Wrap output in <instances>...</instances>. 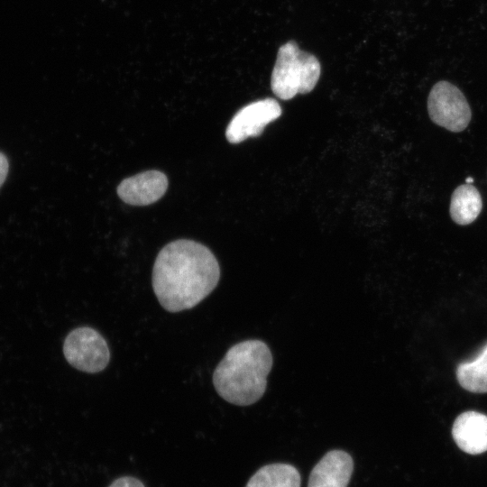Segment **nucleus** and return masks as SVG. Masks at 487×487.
<instances>
[{
  "mask_svg": "<svg viewBox=\"0 0 487 487\" xmlns=\"http://www.w3.org/2000/svg\"><path fill=\"white\" fill-rule=\"evenodd\" d=\"M220 267L202 244L179 239L158 253L152 270V288L161 307L175 313L194 308L216 287Z\"/></svg>",
  "mask_w": 487,
  "mask_h": 487,
  "instance_id": "1",
  "label": "nucleus"
},
{
  "mask_svg": "<svg viewBox=\"0 0 487 487\" xmlns=\"http://www.w3.org/2000/svg\"><path fill=\"white\" fill-rule=\"evenodd\" d=\"M272 360L270 348L261 340L250 339L234 345L213 372L216 392L237 406L257 402L266 391Z\"/></svg>",
  "mask_w": 487,
  "mask_h": 487,
  "instance_id": "2",
  "label": "nucleus"
},
{
  "mask_svg": "<svg viewBox=\"0 0 487 487\" xmlns=\"http://www.w3.org/2000/svg\"><path fill=\"white\" fill-rule=\"evenodd\" d=\"M317 59L299 50L294 41L281 45L271 73L272 92L280 99L289 100L297 94L310 92L320 77Z\"/></svg>",
  "mask_w": 487,
  "mask_h": 487,
  "instance_id": "3",
  "label": "nucleus"
},
{
  "mask_svg": "<svg viewBox=\"0 0 487 487\" xmlns=\"http://www.w3.org/2000/svg\"><path fill=\"white\" fill-rule=\"evenodd\" d=\"M427 112L434 124L453 133L464 131L472 118L464 95L446 80H440L432 87L427 96Z\"/></svg>",
  "mask_w": 487,
  "mask_h": 487,
  "instance_id": "4",
  "label": "nucleus"
},
{
  "mask_svg": "<svg viewBox=\"0 0 487 487\" xmlns=\"http://www.w3.org/2000/svg\"><path fill=\"white\" fill-rule=\"evenodd\" d=\"M63 354L71 366L88 373L103 371L110 360L106 341L98 331L88 326L75 328L67 335Z\"/></svg>",
  "mask_w": 487,
  "mask_h": 487,
  "instance_id": "5",
  "label": "nucleus"
},
{
  "mask_svg": "<svg viewBox=\"0 0 487 487\" xmlns=\"http://www.w3.org/2000/svg\"><path fill=\"white\" fill-rule=\"evenodd\" d=\"M281 115L280 104L265 98L242 107L230 121L225 136L229 142L239 143L249 137H257L265 126Z\"/></svg>",
  "mask_w": 487,
  "mask_h": 487,
  "instance_id": "6",
  "label": "nucleus"
},
{
  "mask_svg": "<svg viewBox=\"0 0 487 487\" xmlns=\"http://www.w3.org/2000/svg\"><path fill=\"white\" fill-rule=\"evenodd\" d=\"M168 179L158 170H148L124 179L117 188L120 198L129 205L146 206L166 192Z\"/></svg>",
  "mask_w": 487,
  "mask_h": 487,
  "instance_id": "7",
  "label": "nucleus"
},
{
  "mask_svg": "<svg viewBox=\"0 0 487 487\" xmlns=\"http://www.w3.org/2000/svg\"><path fill=\"white\" fill-rule=\"evenodd\" d=\"M353 470L354 461L348 453L331 450L312 469L308 487H347Z\"/></svg>",
  "mask_w": 487,
  "mask_h": 487,
  "instance_id": "8",
  "label": "nucleus"
},
{
  "mask_svg": "<svg viewBox=\"0 0 487 487\" xmlns=\"http://www.w3.org/2000/svg\"><path fill=\"white\" fill-rule=\"evenodd\" d=\"M452 436L457 446L470 455L487 451V416L477 411H465L455 420Z\"/></svg>",
  "mask_w": 487,
  "mask_h": 487,
  "instance_id": "9",
  "label": "nucleus"
},
{
  "mask_svg": "<svg viewBox=\"0 0 487 487\" xmlns=\"http://www.w3.org/2000/svg\"><path fill=\"white\" fill-rule=\"evenodd\" d=\"M482 208L481 194L472 184L460 185L454 190L449 213L455 223L460 225L472 224L480 215Z\"/></svg>",
  "mask_w": 487,
  "mask_h": 487,
  "instance_id": "10",
  "label": "nucleus"
},
{
  "mask_svg": "<svg viewBox=\"0 0 487 487\" xmlns=\"http://www.w3.org/2000/svg\"><path fill=\"white\" fill-rule=\"evenodd\" d=\"M245 487H300V475L291 464H271L260 468Z\"/></svg>",
  "mask_w": 487,
  "mask_h": 487,
  "instance_id": "11",
  "label": "nucleus"
},
{
  "mask_svg": "<svg viewBox=\"0 0 487 487\" xmlns=\"http://www.w3.org/2000/svg\"><path fill=\"white\" fill-rule=\"evenodd\" d=\"M456 378L460 385L468 391L487 392V344L476 358L457 366Z\"/></svg>",
  "mask_w": 487,
  "mask_h": 487,
  "instance_id": "12",
  "label": "nucleus"
},
{
  "mask_svg": "<svg viewBox=\"0 0 487 487\" xmlns=\"http://www.w3.org/2000/svg\"><path fill=\"white\" fill-rule=\"evenodd\" d=\"M108 487H145L137 478L123 476L115 480Z\"/></svg>",
  "mask_w": 487,
  "mask_h": 487,
  "instance_id": "13",
  "label": "nucleus"
},
{
  "mask_svg": "<svg viewBox=\"0 0 487 487\" xmlns=\"http://www.w3.org/2000/svg\"><path fill=\"white\" fill-rule=\"evenodd\" d=\"M9 170V163L6 156L0 152V187L5 182Z\"/></svg>",
  "mask_w": 487,
  "mask_h": 487,
  "instance_id": "14",
  "label": "nucleus"
},
{
  "mask_svg": "<svg viewBox=\"0 0 487 487\" xmlns=\"http://www.w3.org/2000/svg\"><path fill=\"white\" fill-rule=\"evenodd\" d=\"M473 182V178H472V177H468L465 179V183H467V184H472Z\"/></svg>",
  "mask_w": 487,
  "mask_h": 487,
  "instance_id": "15",
  "label": "nucleus"
}]
</instances>
